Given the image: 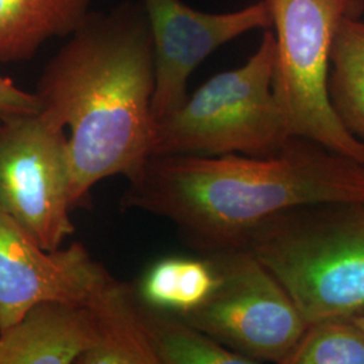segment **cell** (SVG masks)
<instances>
[{
    "mask_svg": "<svg viewBox=\"0 0 364 364\" xmlns=\"http://www.w3.org/2000/svg\"><path fill=\"white\" fill-rule=\"evenodd\" d=\"M326 203H364V165L297 136L270 156H150L122 197L205 255L245 248L275 216Z\"/></svg>",
    "mask_w": 364,
    "mask_h": 364,
    "instance_id": "6da1fadb",
    "label": "cell"
},
{
    "mask_svg": "<svg viewBox=\"0 0 364 364\" xmlns=\"http://www.w3.org/2000/svg\"><path fill=\"white\" fill-rule=\"evenodd\" d=\"M153 41L141 1L92 13L46 64L39 114L69 129L70 201L80 207L105 178L131 180L156 130Z\"/></svg>",
    "mask_w": 364,
    "mask_h": 364,
    "instance_id": "7a4b0ae2",
    "label": "cell"
},
{
    "mask_svg": "<svg viewBox=\"0 0 364 364\" xmlns=\"http://www.w3.org/2000/svg\"><path fill=\"white\" fill-rule=\"evenodd\" d=\"M245 248L308 324L364 312V203L290 209L259 227Z\"/></svg>",
    "mask_w": 364,
    "mask_h": 364,
    "instance_id": "3957f363",
    "label": "cell"
},
{
    "mask_svg": "<svg viewBox=\"0 0 364 364\" xmlns=\"http://www.w3.org/2000/svg\"><path fill=\"white\" fill-rule=\"evenodd\" d=\"M275 39L263 30L243 65L215 75L156 122L150 156H270L291 138L273 91Z\"/></svg>",
    "mask_w": 364,
    "mask_h": 364,
    "instance_id": "277c9868",
    "label": "cell"
},
{
    "mask_svg": "<svg viewBox=\"0 0 364 364\" xmlns=\"http://www.w3.org/2000/svg\"><path fill=\"white\" fill-rule=\"evenodd\" d=\"M275 39L273 91L290 136L323 144L364 165V141L331 105L328 77L338 26L362 18L364 0H266Z\"/></svg>",
    "mask_w": 364,
    "mask_h": 364,
    "instance_id": "5b68a950",
    "label": "cell"
},
{
    "mask_svg": "<svg viewBox=\"0 0 364 364\" xmlns=\"http://www.w3.org/2000/svg\"><path fill=\"white\" fill-rule=\"evenodd\" d=\"M205 257L216 267L218 285L181 317L254 364L285 363L308 326L287 290L247 248Z\"/></svg>",
    "mask_w": 364,
    "mask_h": 364,
    "instance_id": "8992f818",
    "label": "cell"
},
{
    "mask_svg": "<svg viewBox=\"0 0 364 364\" xmlns=\"http://www.w3.org/2000/svg\"><path fill=\"white\" fill-rule=\"evenodd\" d=\"M70 180L65 129L39 112L0 123V205L46 251L76 231Z\"/></svg>",
    "mask_w": 364,
    "mask_h": 364,
    "instance_id": "52a82bcc",
    "label": "cell"
},
{
    "mask_svg": "<svg viewBox=\"0 0 364 364\" xmlns=\"http://www.w3.org/2000/svg\"><path fill=\"white\" fill-rule=\"evenodd\" d=\"M141 4L153 41L156 122L183 105L189 78L212 53L250 31L272 28L266 0L228 13L200 11L182 0H141Z\"/></svg>",
    "mask_w": 364,
    "mask_h": 364,
    "instance_id": "ba28073f",
    "label": "cell"
},
{
    "mask_svg": "<svg viewBox=\"0 0 364 364\" xmlns=\"http://www.w3.org/2000/svg\"><path fill=\"white\" fill-rule=\"evenodd\" d=\"M108 274L81 243L43 250L0 205V331L42 301L88 302Z\"/></svg>",
    "mask_w": 364,
    "mask_h": 364,
    "instance_id": "9c48e42d",
    "label": "cell"
},
{
    "mask_svg": "<svg viewBox=\"0 0 364 364\" xmlns=\"http://www.w3.org/2000/svg\"><path fill=\"white\" fill-rule=\"evenodd\" d=\"M95 338L87 302L42 301L0 331V364H77Z\"/></svg>",
    "mask_w": 364,
    "mask_h": 364,
    "instance_id": "30bf717a",
    "label": "cell"
},
{
    "mask_svg": "<svg viewBox=\"0 0 364 364\" xmlns=\"http://www.w3.org/2000/svg\"><path fill=\"white\" fill-rule=\"evenodd\" d=\"M87 304L96 338L77 364H159L135 287L108 274Z\"/></svg>",
    "mask_w": 364,
    "mask_h": 364,
    "instance_id": "8fae6325",
    "label": "cell"
},
{
    "mask_svg": "<svg viewBox=\"0 0 364 364\" xmlns=\"http://www.w3.org/2000/svg\"><path fill=\"white\" fill-rule=\"evenodd\" d=\"M90 6L91 0H0V63L27 61L49 39L72 36Z\"/></svg>",
    "mask_w": 364,
    "mask_h": 364,
    "instance_id": "7c38bea8",
    "label": "cell"
},
{
    "mask_svg": "<svg viewBox=\"0 0 364 364\" xmlns=\"http://www.w3.org/2000/svg\"><path fill=\"white\" fill-rule=\"evenodd\" d=\"M218 279L216 267L208 257H169L149 267L135 289L144 305L185 316L207 301Z\"/></svg>",
    "mask_w": 364,
    "mask_h": 364,
    "instance_id": "4fadbf2b",
    "label": "cell"
},
{
    "mask_svg": "<svg viewBox=\"0 0 364 364\" xmlns=\"http://www.w3.org/2000/svg\"><path fill=\"white\" fill-rule=\"evenodd\" d=\"M331 105L346 129L364 141V21L341 22L331 50Z\"/></svg>",
    "mask_w": 364,
    "mask_h": 364,
    "instance_id": "5bb4252c",
    "label": "cell"
},
{
    "mask_svg": "<svg viewBox=\"0 0 364 364\" xmlns=\"http://www.w3.org/2000/svg\"><path fill=\"white\" fill-rule=\"evenodd\" d=\"M146 323L159 364H254L181 316L144 305Z\"/></svg>",
    "mask_w": 364,
    "mask_h": 364,
    "instance_id": "9a60e30c",
    "label": "cell"
},
{
    "mask_svg": "<svg viewBox=\"0 0 364 364\" xmlns=\"http://www.w3.org/2000/svg\"><path fill=\"white\" fill-rule=\"evenodd\" d=\"M284 364H364V331L352 317L311 323Z\"/></svg>",
    "mask_w": 364,
    "mask_h": 364,
    "instance_id": "2e32d148",
    "label": "cell"
},
{
    "mask_svg": "<svg viewBox=\"0 0 364 364\" xmlns=\"http://www.w3.org/2000/svg\"><path fill=\"white\" fill-rule=\"evenodd\" d=\"M39 112L36 93L21 90L11 78L0 75V123Z\"/></svg>",
    "mask_w": 364,
    "mask_h": 364,
    "instance_id": "e0dca14e",
    "label": "cell"
},
{
    "mask_svg": "<svg viewBox=\"0 0 364 364\" xmlns=\"http://www.w3.org/2000/svg\"><path fill=\"white\" fill-rule=\"evenodd\" d=\"M352 318H353V320H355V323H356L358 326H360V328L364 331V312L360 313V314H358V316H353Z\"/></svg>",
    "mask_w": 364,
    "mask_h": 364,
    "instance_id": "ac0fdd59",
    "label": "cell"
}]
</instances>
